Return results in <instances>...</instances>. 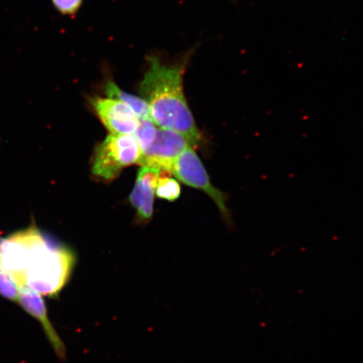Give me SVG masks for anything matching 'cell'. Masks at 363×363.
<instances>
[{"label": "cell", "mask_w": 363, "mask_h": 363, "mask_svg": "<svg viewBox=\"0 0 363 363\" xmlns=\"http://www.w3.org/2000/svg\"><path fill=\"white\" fill-rule=\"evenodd\" d=\"M75 263L71 249L34 223L0 237V272L20 289L28 288L43 296H57L69 281Z\"/></svg>", "instance_id": "cell-1"}, {"label": "cell", "mask_w": 363, "mask_h": 363, "mask_svg": "<svg viewBox=\"0 0 363 363\" xmlns=\"http://www.w3.org/2000/svg\"><path fill=\"white\" fill-rule=\"evenodd\" d=\"M190 54L179 61L166 63L156 55L147 57V69L139 84L140 96L147 102L154 123L159 128L184 135L192 146L202 143L184 91V77Z\"/></svg>", "instance_id": "cell-2"}, {"label": "cell", "mask_w": 363, "mask_h": 363, "mask_svg": "<svg viewBox=\"0 0 363 363\" xmlns=\"http://www.w3.org/2000/svg\"><path fill=\"white\" fill-rule=\"evenodd\" d=\"M142 149L134 135H108L94 150L93 174L112 181L126 167L138 163Z\"/></svg>", "instance_id": "cell-3"}, {"label": "cell", "mask_w": 363, "mask_h": 363, "mask_svg": "<svg viewBox=\"0 0 363 363\" xmlns=\"http://www.w3.org/2000/svg\"><path fill=\"white\" fill-rule=\"evenodd\" d=\"M170 174L182 183L202 190L215 202L227 224H231V215L227 207V196L212 184L210 176L193 147L180 154L172 165Z\"/></svg>", "instance_id": "cell-4"}, {"label": "cell", "mask_w": 363, "mask_h": 363, "mask_svg": "<svg viewBox=\"0 0 363 363\" xmlns=\"http://www.w3.org/2000/svg\"><path fill=\"white\" fill-rule=\"evenodd\" d=\"M189 147L193 146L184 135L158 128L155 140L142 153L138 163L142 167H156L162 172H171L176 159Z\"/></svg>", "instance_id": "cell-5"}, {"label": "cell", "mask_w": 363, "mask_h": 363, "mask_svg": "<svg viewBox=\"0 0 363 363\" xmlns=\"http://www.w3.org/2000/svg\"><path fill=\"white\" fill-rule=\"evenodd\" d=\"M89 101L110 135H134L139 120L127 104L116 99L99 96L91 98Z\"/></svg>", "instance_id": "cell-6"}, {"label": "cell", "mask_w": 363, "mask_h": 363, "mask_svg": "<svg viewBox=\"0 0 363 363\" xmlns=\"http://www.w3.org/2000/svg\"><path fill=\"white\" fill-rule=\"evenodd\" d=\"M17 303H20L23 310L40 322L57 357L60 359H65L66 348L65 344L59 337L55 328H53L52 322L49 320L48 308L45 307L43 295L35 291V290L22 288L20 289L19 298H18Z\"/></svg>", "instance_id": "cell-7"}, {"label": "cell", "mask_w": 363, "mask_h": 363, "mask_svg": "<svg viewBox=\"0 0 363 363\" xmlns=\"http://www.w3.org/2000/svg\"><path fill=\"white\" fill-rule=\"evenodd\" d=\"M161 174L162 171L152 167H142L138 172L134 189L130 194V202L142 221L152 219L154 198Z\"/></svg>", "instance_id": "cell-8"}, {"label": "cell", "mask_w": 363, "mask_h": 363, "mask_svg": "<svg viewBox=\"0 0 363 363\" xmlns=\"http://www.w3.org/2000/svg\"><path fill=\"white\" fill-rule=\"evenodd\" d=\"M106 97L116 99L133 108L139 121L152 120L149 104L144 99L122 90L113 80H107L104 85Z\"/></svg>", "instance_id": "cell-9"}, {"label": "cell", "mask_w": 363, "mask_h": 363, "mask_svg": "<svg viewBox=\"0 0 363 363\" xmlns=\"http://www.w3.org/2000/svg\"><path fill=\"white\" fill-rule=\"evenodd\" d=\"M158 128L159 127L152 120L139 121L134 135L138 139L142 152L151 146L153 140H155Z\"/></svg>", "instance_id": "cell-10"}, {"label": "cell", "mask_w": 363, "mask_h": 363, "mask_svg": "<svg viewBox=\"0 0 363 363\" xmlns=\"http://www.w3.org/2000/svg\"><path fill=\"white\" fill-rule=\"evenodd\" d=\"M156 194L157 197L166 199L167 201H177L181 194V187L179 182L169 178V177H162L158 180Z\"/></svg>", "instance_id": "cell-11"}, {"label": "cell", "mask_w": 363, "mask_h": 363, "mask_svg": "<svg viewBox=\"0 0 363 363\" xmlns=\"http://www.w3.org/2000/svg\"><path fill=\"white\" fill-rule=\"evenodd\" d=\"M52 2L62 15L74 16L83 6L84 0H52Z\"/></svg>", "instance_id": "cell-12"}]
</instances>
